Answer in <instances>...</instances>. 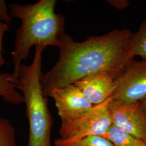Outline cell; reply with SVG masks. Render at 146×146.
Listing matches in <instances>:
<instances>
[{"mask_svg":"<svg viewBox=\"0 0 146 146\" xmlns=\"http://www.w3.org/2000/svg\"><path fill=\"white\" fill-rule=\"evenodd\" d=\"M132 34L127 29H116L79 42L66 33L58 47V61L41 76L44 95L48 97L54 89L97 73H108L115 80L119 77L134 59L130 49Z\"/></svg>","mask_w":146,"mask_h":146,"instance_id":"obj_1","label":"cell"},{"mask_svg":"<svg viewBox=\"0 0 146 146\" xmlns=\"http://www.w3.org/2000/svg\"><path fill=\"white\" fill-rule=\"evenodd\" d=\"M56 3V0H41L34 4L13 3L8 5L11 18L21 21L11 52L14 65L11 75L15 84L21 63L29 56L32 47H58L65 35V20L55 13Z\"/></svg>","mask_w":146,"mask_h":146,"instance_id":"obj_2","label":"cell"},{"mask_svg":"<svg viewBox=\"0 0 146 146\" xmlns=\"http://www.w3.org/2000/svg\"><path fill=\"white\" fill-rule=\"evenodd\" d=\"M44 49L35 47L33 61L30 65L21 64L16 82L26 104L29 125L28 146H50L52 116L48 106V99L41 83L42 54Z\"/></svg>","mask_w":146,"mask_h":146,"instance_id":"obj_3","label":"cell"},{"mask_svg":"<svg viewBox=\"0 0 146 146\" xmlns=\"http://www.w3.org/2000/svg\"><path fill=\"white\" fill-rule=\"evenodd\" d=\"M111 97L104 102L94 105L88 112L76 120L61 122V138L77 140L92 135L104 136L112 125L110 105Z\"/></svg>","mask_w":146,"mask_h":146,"instance_id":"obj_4","label":"cell"},{"mask_svg":"<svg viewBox=\"0 0 146 146\" xmlns=\"http://www.w3.org/2000/svg\"><path fill=\"white\" fill-rule=\"evenodd\" d=\"M113 99L124 102H139L146 99V59L133 60L114 81Z\"/></svg>","mask_w":146,"mask_h":146,"instance_id":"obj_5","label":"cell"},{"mask_svg":"<svg viewBox=\"0 0 146 146\" xmlns=\"http://www.w3.org/2000/svg\"><path fill=\"white\" fill-rule=\"evenodd\" d=\"M110 111L112 125L146 141V113L141 102L128 103L113 99Z\"/></svg>","mask_w":146,"mask_h":146,"instance_id":"obj_6","label":"cell"},{"mask_svg":"<svg viewBox=\"0 0 146 146\" xmlns=\"http://www.w3.org/2000/svg\"><path fill=\"white\" fill-rule=\"evenodd\" d=\"M48 96L54 100L61 122L78 119L94 106L74 84L54 89Z\"/></svg>","mask_w":146,"mask_h":146,"instance_id":"obj_7","label":"cell"},{"mask_svg":"<svg viewBox=\"0 0 146 146\" xmlns=\"http://www.w3.org/2000/svg\"><path fill=\"white\" fill-rule=\"evenodd\" d=\"M115 78L107 73L89 75L74 84L93 104L98 105L113 96L115 90Z\"/></svg>","mask_w":146,"mask_h":146,"instance_id":"obj_8","label":"cell"},{"mask_svg":"<svg viewBox=\"0 0 146 146\" xmlns=\"http://www.w3.org/2000/svg\"><path fill=\"white\" fill-rule=\"evenodd\" d=\"M0 97L7 103L19 105L23 103V97L14 84L11 74L0 73Z\"/></svg>","mask_w":146,"mask_h":146,"instance_id":"obj_9","label":"cell"},{"mask_svg":"<svg viewBox=\"0 0 146 146\" xmlns=\"http://www.w3.org/2000/svg\"><path fill=\"white\" fill-rule=\"evenodd\" d=\"M114 146H146V141L111 125L104 135Z\"/></svg>","mask_w":146,"mask_h":146,"instance_id":"obj_10","label":"cell"},{"mask_svg":"<svg viewBox=\"0 0 146 146\" xmlns=\"http://www.w3.org/2000/svg\"><path fill=\"white\" fill-rule=\"evenodd\" d=\"M55 146H114L102 136L92 135L77 140H69L62 138L54 141Z\"/></svg>","mask_w":146,"mask_h":146,"instance_id":"obj_11","label":"cell"},{"mask_svg":"<svg viewBox=\"0 0 146 146\" xmlns=\"http://www.w3.org/2000/svg\"><path fill=\"white\" fill-rule=\"evenodd\" d=\"M130 49L133 55L146 59V19L141 23L139 30L132 34Z\"/></svg>","mask_w":146,"mask_h":146,"instance_id":"obj_12","label":"cell"},{"mask_svg":"<svg viewBox=\"0 0 146 146\" xmlns=\"http://www.w3.org/2000/svg\"><path fill=\"white\" fill-rule=\"evenodd\" d=\"M0 146H16L14 128L4 118H0Z\"/></svg>","mask_w":146,"mask_h":146,"instance_id":"obj_13","label":"cell"},{"mask_svg":"<svg viewBox=\"0 0 146 146\" xmlns=\"http://www.w3.org/2000/svg\"><path fill=\"white\" fill-rule=\"evenodd\" d=\"M9 7L5 0H0V21L9 26L12 22V18L10 15Z\"/></svg>","mask_w":146,"mask_h":146,"instance_id":"obj_14","label":"cell"},{"mask_svg":"<svg viewBox=\"0 0 146 146\" xmlns=\"http://www.w3.org/2000/svg\"><path fill=\"white\" fill-rule=\"evenodd\" d=\"M9 31V26L0 21V67L5 64V59L3 57V40L5 33Z\"/></svg>","mask_w":146,"mask_h":146,"instance_id":"obj_15","label":"cell"},{"mask_svg":"<svg viewBox=\"0 0 146 146\" xmlns=\"http://www.w3.org/2000/svg\"><path fill=\"white\" fill-rule=\"evenodd\" d=\"M107 2L111 6L119 9H124L129 5V2L127 0H110Z\"/></svg>","mask_w":146,"mask_h":146,"instance_id":"obj_16","label":"cell"},{"mask_svg":"<svg viewBox=\"0 0 146 146\" xmlns=\"http://www.w3.org/2000/svg\"><path fill=\"white\" fill-rule=\"evenodd\" d=\"M141 104L142 105L144 110H145V112L146 113V99L141 101Z\"/></svg>","mask_w":146,"mask_h":146,"instance_id":"obj_17","label":"cell"},{"mask_svg":"<svg viewBox=\"0 0 146 146\" xmlns=\"http://www.w3.org/2000/svg\"></svg>","mask_w":146,"mask_h":146,"instance_id":"obj_18","label":"cell"}]
</instances>
